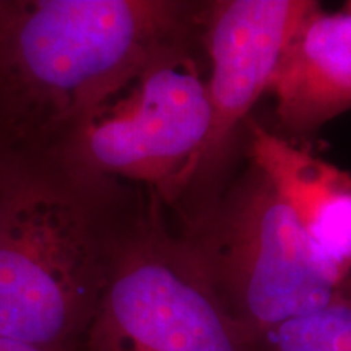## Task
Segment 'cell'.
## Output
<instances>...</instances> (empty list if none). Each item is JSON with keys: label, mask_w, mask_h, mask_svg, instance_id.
Masks as SVG:
<instances>
[{"label": "cell", "mask_w": 351, "mask_h": 351, "mask_svg": "<svg viewBox=\"0 0 351 351\" xmlns=\"http://www.w3.org/2000/svg\"><path fill=\"white\" fill-rule=\"evenodd\" d=\"M249 156L315 249L351 276V174L249 121Z\"/></svg>", "instance_id": "8"}, {"label": "cell", "mask_w": 351, "mask_h": 351, "mask_svg": "<svg viewBox=\"0 0 351 351\" xmlns=\"http://www.w3.org/2000/svg\"><path fill=\"white\" fill-rule=\"evenodd\" d=\"M269 91L285 130L313 132L351 109V10L306 15L285 47Z\"/></svg>", "instance_id": "7"}, {"label": "cell", "mask_w": 351, "mask_h": 351, "mask_svg": "<svg viewBox=\"0 0 351 351\" xmlns=\"http://www.w3.org/2000/svg\"><path fill=\"white\" fill-rule=\"evenodd\" d=\"M317 3L313 0H215L200 10L199 23L204 26V44L210 59L207 93L212 121L189 194L208 200L207 208L212 186L226 168L239 127L247 121L261 96L269 91L285 47Z\"/></svg>", "instance_id": "6"}, {"label": "cell", "mask_w": 351, "mask_h": 351, "mask_svg": "<svg viewBox=\"0 0 351 351\" xmlns=\"http://www.w3.org/2000/svg\"><path fill=\"white\" fill-rule=\"evenodd\" d=\"M194 8L169 0L0 3V116L39 138L69 132L153 56L187 41Z\"/></svg>", "instance_id": "1"}, {"label": "cell", "mask_w": 351, "mask_h": 351, "mask_svg": "<svg viewBox=\"0 0 351 351\" xmlns=\"http://www.w3.org/2000/svg\"><path fill=\"white\" fill-rule=\"evenodd\" d=\"M262 351H351V280L327 304L261 337Z\"/></svg>", "instance_id": "9"}, {"label": "cell", "mask_w": 351, "mask_h": 351, "mask_svg": "<svg viewBox=\"0 0 351 351\" xmlns=\"http://www.w3.org/2000/svg\"><path fill=\"white\" fill-rule=\"evenodd\" d=\"M3 179H5V176H3L2 171H0V189H2V184H3Z\"/></svg>", "instance_id": "10"}, {"label": "cell", "mask_w": 351, "mask_h": 351, "mask_svg": "<svg viewBox=\"0 0 351 351\" xmlns=\"http://www.w3.org/2000/svg\"><path fill=\"white\" fill-rule=\"evenodd\" d=\"M148 204L108 244L106 278L88 326V351H262L219 296L186 234Z\"/></svg>", "instance_id": "3"}, {"label": "cell", "mask_w": 351, "mask_h": 351, "mask_svg": "<svg viewBox=\"0 0 351 351\" xmlns=\"http://www.w3.org/2000/svg\"><path fill=\"white\" fill-rule=\"evenodd\" d=\"M108 244L82 200L34 176L0 189V337L62 351L88 328L106 278Z\"/></svg>", "instance_id": "2"}, {"label": "cell", "mask_w": 351, "mask_h": 351, "mask_svg": "<svg viewBox=\"0 0 351 351\" xmlns=\"http://www.w3.org/2000/svg\"><path fill=\"white\" fill-rule=\"evenodd\" d=\"M345 8H348V10H351V2H346V5H345Z\"/></svg>", "instance_id": "11"}, {"label": "cell", "mask_w": 351, "mask_h": 351, "mask_svg": "<svg viewBox=\"0 0 351 351\" xmlns=\"http://www.w3.org/2000/svg\"><path fill=\"white\" fill-rule=\"evenodd\" d=\"M207 80L187 41L160 51L69 132L73 168L90 179H127L163 204L186 197L210 132Z\"/></svg>", "instance_id": "5"}, {"label": "cell", "mask_w": 351, "mask_h": 351, "mask_svg": "<svg viewBox=\"0 0 351 351\" xmlns=\"http://www.w3.org/2000/svg\"><path fill=\"white\" fill-rule=\"evenodd\" d=\"M186 236L228 309L258 339L327 304L351 280L315 249L254 166L192 221Z\"/></svg>", "instance_id": "4"}]
</instances>
